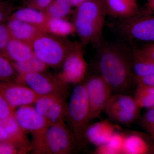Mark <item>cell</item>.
<instances>
[{
  "mask_svg": "<svg viewBox=\"0 0 154 154\" xmlns=\"http://www.w3.org/2000/svg\"><path fill=\"white\" fill-rule=\"evenodd\" d=\"M99 75L113 94H124L135 82L132 53L116 45H105L99 50L97 60Z\"/></svg>",
  "mask_w": 154,
  "mask_h": 154,
  "instance_id": "obj_1",
  "label": "cell"
},
{
  "mask_svg": "<svg viewBox=\"0 0 154 154\" xmlns=\"http://www.w3.org/2000/svg\"><path fill=\"white\" fill-rule=\"evenodd\" d=\"M76 8L73 23L81 44L99 43L107 15L104 0H88Z\"/></svg>",
  "mask_w": 154,
  "mask_h": 154,
  "instance_id": "obj_2",
  "label": "cell"
},
{
  "mask_svg": "<svg viewBox=\"0 0 154 154\" xmlns=\"http://www.w3.org/2000/svg\"><path fill=\"white\" fill-rule=\"evenodd\" d=\"M31 144V150L37 154L71 153L77 145L64 121L50 125L43 132L33 137Z\"/></svg>",
  "mask_w": 154,
  "mask_h": 154,
  "instance_id": "obj_3",
  "label": "cell"
},
{
  "mask_svg": "<svg viewBox=\"0 0 154 154\" xmlns=\"http://www.w3.org/2000/svg\"><path fill=\"white\" fill-rule=\"evenodd\" d=\"M64 118L77 145H82L86 140V131L92 120L85 83L79 84L73 90Z\"/></svg>",
  "mask_w": 154,
  "mask_h": 154,
  "instance_id": "obj_4",
  "label": "cell"
},
{
  "mask_svg": "<svg viewBox=\"0 0 154 154\" xmlns=\"http://www.w3.org/2000/svg\"><path fill=\"white\" fill-rule=\"evenodd\" d=\"M64 38L42 32L31 43L34 54L48 66H62L75 44Z\"/></svg>",
  "mask_w": 154,
  "mask_h": 154,
  "instance_id": "obj_5",
  "label": "cell"
},
{
  "mask_svg": "<svg viewBox=\"0 0 154 154\" xmlns=\"http://www.w3.org/2000/svg\"><path fill=\"white\" fill-rule=\"evenodd\" d=\"M119 33L130 41L154 43V12L146 8L132 17L121 19Z\"/></svg>",
  "mask_w": 154,
  "mask_h": 154,
  "instance_id": "obj_6",
  "label": "cell"
},
{
  "mask_svg": "<svg viewBox=\"0 0 154 154\" xmlns=\"http://www.w3.org/2000/svg\"><path fill=\"white\" fill-rule=\"evenodd\" d=\"M140 108L133 97L124 94H112L104 111L112 121L129 125L139 117Z\"/></svg>",
  "mask_w": 154,
  "mask_h": 154,
  "instance_id": "obj_7",
  "label": "cell"
},
{
  "mask_svg": "<svg viewBox=\"0 0 154 154\" xmlns=\"http://www.w3.org/2000/svg\"><path fill=\"white\" fill-rule=\"evenodd\" d=\"M14 82L30 88L40 96L52 94L66 96L68 85L61 82L57 76L42 72L18 74Z\"/></svg>",
  "mask_w": 154,
  "mask_h": 154,
  "instance_id": "obj_8",
  "label": "cell"
},
{
  "mask_svg": "<svg viewBox=\"0 0 154 154\" xmlns=\"http://www.w3.org/2000/svg\"><path fill=\"white\" fill-rule=\"evenodd\" d=\"M85 85L92 120L99 118L104 111L113 92L100 75L91 77Z\"/></svg>",
  "mask_w": 154,
  "mask_h": 154,
  "instance_id": "obj_9",
  "label": "cell"
},
{
  "mask_svg": "<svg viewBox=\"0 0 154 154\" xmlns=\"http://www.w3.org/2000/svg\"><path fill=\"white\" fill-rule=\"evenodd\" d=\"M83 45L75 42L74 45L67 56L62 65V70L57 75L64 84H78L85 79L88 65L84 57Z\"/></svg>",
  "mask_w": 154,
  "mask_h": 154,
  "instance_id": "obj_10",
  "label": "cell"
},
{
  "mask_svg": "<svg viewBox=\"0 0 154 154\" xmlns=\"http://www.w3.org/2000/svg\"><path fill=\"white\" fill-rule=\"evenodd\" d=\"M65 97L58 94L42 96L33 104V107L50 124L58 123L63 121L65 116Z\"/></svg>",
  "mask_w": 154,
  "mask_h": 154,
  "instance_id": "obj_11",
  "label": "cell"
},
{
  "mask_svg": "<svg viewBox=\"0 0 154 154\" xmlns=\"http://www.w3.org/2000/svg\"><path fill=\"white\" fill-rule=\"evenodd\" d=\"M0 142L14 145L19 149L21 154L32 149L26 132L19 126L14 115L0 119Z\"/></svg>",
  "mask_w": 154,
  "mask_h": 154,
  "instance_id": "obj_12",
  "label": "cell"
},
{
  "mask_svg": "<svg viewBox=\"0 0 154 154\" xmlns=\"http://www.w3.org/2000/svg\"><path fill=\"white\" fill-rule=\"evenodd\" d=\"M14 116L22 129L26 133H30L32 137L40 134L50 125L30 105L18 107L14 111Z\"/></svg>",
  "mask_w": 154,
  "mask_h": 154,
  "instance_id": "obj_13",
  "label": "cell"
},
{
  "mask_svg": "<svg viewBox=\"0 0 154 154\" xmlns=\"http://www.w3.org/2000/svg\"><path fill=\"white\" fill-rule=\"evenodd\" d=\"M0 93L14 109L33 104L42 96L27 86L15 82H0Z\"/></svg>",
  "mask_w": 154,
  "mask_h": 154,
  "instance_id": "obj_14",
  "label": "cell"
},
{
  "mask_svg": "<svg viewBox=\"0 0 154 154\" xmlns=\"http://www.w3.org/2000/svg\"><path fill=\"white\" fill-rule=\"evenodd\" d=\"M125 134L122 154H154V140L150 135L135 131Z\"/></svg>",
  "mask_w": 154,
  "mask_h": 154,
  "instance_id": "obj_15",
  "label": "cell"
},
{
  "mask_svg": "<svg viewBox=\"0 0 154 154\" xmlns=\"http://www.w3.org/2000/svg\"><path fill=\"white\" fill-rule=\"evenodd\" d=\"M116 128L115 125L106 119L89 125L86 131V139L96 147L107 143L116 131Z\"/></svg>",
  "mask_w": 154,
  "mask_h": 154,
  "instance_id": "obj_16",
  "label": "cell"
},
{
  "mask_svg": "<svg viewBox=\"0 0 154 154\" xmlns=\"http://www.w3.org/2000/svg\"><path fill=\"white\" fill-rule=\"evenodd\" d=\"M6 24L11 38L31 44L32 42L42 32L38 27L16 19H8Z\"/></svg>",
  "mask_w": 154,
  "mask_h": 154,
  "instance_id": "obj_17",
  "label": "cell"
},
{
  "mask_svg": "<svg viewBox=\"0 0 154 154\" xmlns=\"http://www.w3.org/2000/svg\"><path fill=\"white\" fill-rule=\"evenodd\" d=\"M107 15L121 19L132 17L139 11L138 0H104Z\"/></svg>",
  "mask_w": 154,
  "mask_h": 154,
  "instance_id": "obj_18",
  "label": "cell"
},
{
  "mask_svg": "<svg viewBox=\"0 0 154 154\" xmlns=\"http://www.w3.org/2000/svg\"><path fill=\"white\" fill-rule=\"evenodd\" d=\"M8 19H16L34 25L44 32L48 18L42 11L25 7L14 11Z\"/></svg>",
  "mask_w": 154,
  "mask_h": 154,
  "instance_id": "obj_19",
  "label": "cell"
},
{
  "mask_svg": "<svg viewBox=\"0 0 154 154\" xmlns=\"http://www.w3.org/2000/svg\"><path fill=\"white\" fill-rule=\"evenodd\" d=\"M33 54L31 44L11 38L4 56L13 62H21L29 59Z\"/></svg>",
  "mask_w": 154,
  "mask_h": 154,
  "instance_id": "obj_20",
  "label": "cell"
},
{
  "mask_svg": "<svg viewBox=\"0 0 154 154\" xmlns=\"http://www.w3.org/2000/svg\"><path fill=\"white\" fill-rule=\"evenodd\" d=\"M133 71L134 77L141 78L154 75V60L145 54L141 50L132 52Z\"/></svg>",
  "mask_w": 154,
  "mask_h": 154,
  "instance_id": "obj_21",
  "label": "cell"
},
{
  "mask_svg": "<svg viewBox=\"0 0 154 154\" xmlns=\"http://www.w3.org/2000/svg\"><path fill=\"white\" fill-rule=\"evenodd\" d=\"M44 33L65 38L75 32L73 23L65 18H50L48 20Z\"/></svg>",
  "mask_w": 154,
  "mask_h": 154,
  "instance_id": "obj_22",
  "label": "cell"
},
{
  "mask_svg": "<svg viewBox=\"0 0 154 154\" xmlns=\"http://www.w3.org/2000/svg\"><path fill=\"white\" fill-rule=\"evenodd\" d=\"M12 62L18 74L42 72L46 70L48 67L47 66L34 54L29 59L24 61Z\"/></svg>",
  "mask_w": 154,
  "mask_h": 154,
  "instance_id": "obj_23",
  "label": "cell"
},
{
  "mask_svg": "<svg viewBox=\"0 0 154 154\" xmlns=\"http://www.w3.org/2000/svg\"><path fill=\"white\" fill-rule=\"evenodd\" d=\"M135 101L140 109H149L154 107V88L137 84L135 91Z\"/></svg>",
  "mask_w": 154,
  "mask_h": 154,
  "instance_id": "obj_24",
  "label": "cell"
},
{
  "mask_svg": "<svg viewBox=\"0 0 154 154\" xmlns=\"http://www.w3.org/2000/svg\"><path fill=\"white\" fill-rule=\"evenodd\" d=\"M72 6L70 0H53L42 11L50 18H65L72 12Z\"/></svg>",
  "mask_w": 154,
  "mask_h": 154,
  "instance_id": "obj_25",
  "label": "cell"
},
{
  "mask_svg": "<svg viewBox=\"0 0 154 154\" xmlns=\"http://www.w3.org/2000/svg\"><path fill=\"white\" fill-rule=\"evenodd\" d=\"M17 75L18 73L13 62L0 54V82H14Z\"/></svg>",
  "mask_w": 154,
  "mask_h": 154,
  "instance_id": "obj_26",
  "label": "cell"
},
{
  "mask_svg": "<svg viewBox=\"0 0 154 154\" xmlns=\"http://www.w3.org/2000/svg\"><path fill=\"white\" fill-rule=\"evenodd\" d=\"M140 124L149 134H154V107L147 109L140 118Z\"/></svg>",
  "mask_w": 154,
  "mask_h": 154,
  "instance_id": "obj_27",
  "label": "cell"
},
{
  "mask_svg": "<svg viewBox=\"0 0 154 154\" xmlns=\"http://www.w3.org/2000/svg\"><path fill=\"white\" fill-rule=\"evenodd\" d=\"M15 9L14 2L9 0H0V23L7 21Z\"/></svg>",
  "mask_w": 154,
  "mask_h": 154,
  "instance_id": "obj_28",
  "label": "cell"
},
{
  "mask_svg": "<svg viewBox=\"0 0 154 154\" xmlns=\"http://www.w3.org/2000/svg\"><path fill=\"white\" fill-rule=\"evenodd\" d=\"M125 134V132L116 131L113 134L107 143L113 149L115 150L117 154H122Z\"/></svg>",
  "mask_w": 154,
  "mask_h": 154,
  "instance_id": "obj_29",
  "label": "cell"
},
{
  "mask_svg": "<svg viewBox=\"0 0 154 154\" xmlns=\"http://www.w3.org/2000/svg\"><path fill=\"white\" fill-rule=\"evenodd\" d=\"M11 38L6 24L0 23V54L4 55L7 45Z\"/></svg>",
  "mask_w": 154,
  "mask_h": 154,
  "instance_id": "obj_30",
  "label": "cell"
},
{
  "mask_svg": "<svg viewBox=\"0 0 154 154\" xmlns=\"http://www.w3.org/2000/svg\"><path fill=\"white\" fill-rule=\"evenodd\" d=\"M15 109L11 107L0 93V119L14 115Z\"/></svg>",
  "mask_w": 154,
  "mask_h": 154,
  "instance_id": "obj_31",
  "label": "cell"
},
{
  "mask_svg": "<svg viewBox=\"0 0 154 154\" xmlns=\"http://www.w3.org/2000/svg\"><path fill=\"white\" fill-rule=\"evenodd\" d=\"M53 0H26L23 2L25 7L42 11L49 5Z\"/></svg>",
  "mask_w": 154,
  "mask_h": 154,
  "instance_id": "obj_32",
  "label": "cell"
},
{
  "mask_svg": "<svg viewBox=\"0 0 154 154\" xmlns=\"http://www.w3.org/2000/svg\"><path fill=\"white\" fill-rule=\"evenodd\" d=\"M21 154L16 146L7 143L0 142V154Z\"/></svg>",
  "mask_w": 154,
  "mask_h": 154,
  "instance_id": "obj_33",
  "label": "cell"
},
{
  "mask_svg": "<svg viewBox=\"0 0 154 154\" xmlns=\"http://www.w3.org/2000/svg\"><path fill=\"white\" fill-rule=\"evenodd\" d=\"M95 154H117L115 150L113 149L108 143L104 144L96 147L94 150Z\"/></svg>",
  "mask_w": 154,
  "mask_h": 154,
  "instance_id": "obj_34",
  "label": "cell"
},
{
  "mask_svg": "<svg viewBox=\"0 0 154 154\" xmlns=\"http://www.w3.org/2000/svg\"><path fill=\"white\" fill-rule=\"evenodd\" d=\"M134 79L137 85L140 84L154 88V75L141 78L134 77Z\"/></svg>",
  "mask_w": 154,
  "mask_h": 154,
  "instance_id": "obj_35",
  "label": "cell"
},
{
  "mask_svg": "<svg viewBox=\"0 0 154 154\" xmlns=\"http://www.w3.org/2000/svg\"><path fill=\"white\" fill-rule=\"evenodd\" d=\"M140 49L145 54L154 60V43H148Z\"/></svg>",
  "mask_w": 154,
  "mask_h": 154,
  "instance_id": "obj_36",
  "label": "cell"
},
{
  "mask_svg": "<svg viewBox=\"0 0 154 154\" xmlns=\"http://www.w3.org/2000/svg\"><path fill=\"white\" fill-rule=\"evenodd\" d=\"M73 7L76 8L78 6L88 0H70Z\"/></svg>",
  "mask_w": 154,
  "mask_h": 154,
  "instance_id": "obj_37",
  "label": "cell"
},
{
  "mask_svg": "<svg viewBox=\"0 0 154 154\" xmlns=\"http://www.w3.org/2000/svg\"><path fill=\"white\" fill-rule=\"evenodd\" d=\"M146 8L149 10L154 12V0H146Z\"/></svg>",
  "mask_w": 154,
  "mask_h": 154,
  "instance_id": "obj_38",
  "label": "cell"
},
{
  "mask_svg": "<svg viewBox=\"0 0 154 154\" xmlns=\"http://www.w3.org/2000/svg\"><path fill=\"white\" fill-rule=\"evenodd\" d=\"M150 135V136H151V137L152 138V139L153 140H154V134Z\"/></svg>",
  "mask_w": 154,
  "mask_h": 154,
  "instance_id": "obj_39",
  "label": "cell"
},
{
  "mask_svg": "<svg viewBox=\"0 0 154 154\" xmlns=\"http://www.w3.org/2000/svg\"><path fill=\"white\" fill-rule=\"evenodd\" d=\"M9 1H11V2H14V0H9Z\"/></svg>",
  "mask_w": 154,
  "mask_h": 154,
  "instance_id": "obj_40",
  "label": "cell"
},
{
  "mask_svg": "<svg viewBox=\"0 0 154 154\" xmlns=\"http://www.w3.org/2000/svg\"><path fill=\"white\" fill-rule=\"evenodd\" d=\"M25 1H26V0H23V2H25Z\"/></svg>",
  "mask_w": 154,
  "mask_h": 154,
  "instance_id": "obj_41",
  "label": "cell"
},
{
  "mask_svg": "<svg viewBox=\"0 0 154 154\" xmlns=\"http://www.w3.org/2000/svg\"></svg>",
  "mask_w": 154,
  "mask_h": 154,
  "instance_id": "obj_42",
  "label": "cell"
}]
</instances>
